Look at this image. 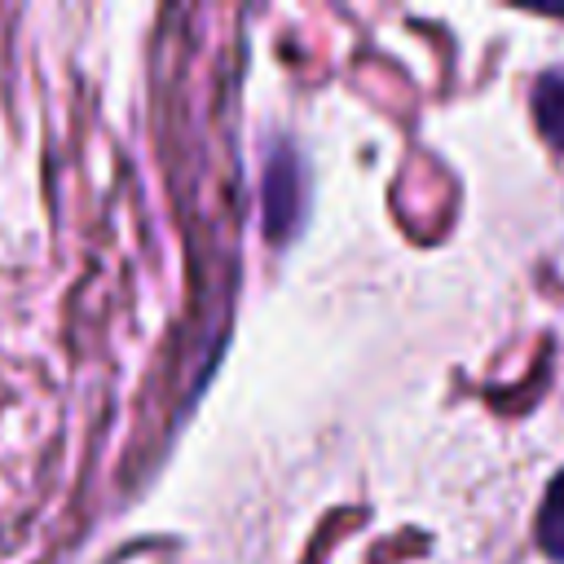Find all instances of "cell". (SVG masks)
<instances>
[{"instance_id": "obj_1", "label": "cell", "mask_w": 564, "mask_h": 564, "mask_svg": "<svg viewBox=\"0 0 564 564\" xmlns=\"http://www.w3.org/2000/svg\"><path fill=\"white\" fill-rule=\"evenodd\" d=\"M304 207H308L304 163L291 145H273L264 167V234L273 242L295 238V229L304 225Z\"/></svg>"}, {"instance_id": "obj_2", "label": "cell", "mask_w": 564, "mask_h": 564, "mask_svg": "<svg viewBox=\"0 0 564 564\" xmlns=\"http://www.w3.org/2000/svg\"><path fill=\"white\" fill-rule=\"evenodd\" d=\"M529 115L538 132L564 154V66H551L529 84Z\"/></svg>"}, {"instance_id": "obj_3", "label": "cell", "mask_w": 564, "mask_h": 564, "mask_svg": "<svg viewBox=\"0 0 564 564\" xmlns=\"http://www.w3.org/2000/svg\"><path fill=\"white\" fill-rule=\"evenodd\" d=\"M533 542L546 560L564 564V467L551 476L542 502H538V516H533Z\"/></svg>"}]
</instances>
